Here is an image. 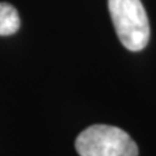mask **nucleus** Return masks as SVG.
I'll return each mask as SVG.
<instances>
[{"mask_svg": "<svg viewBox=\"0 0 156 156\" xmlns=\"http://www.w3.org/2000/svg\"><path fill=\"white\" fill-rule=\"evenodd\" d=\"M108 9L120 42L129 51H142L150 41V23L140 0H108Z\"/></svg>", "mask_w": 156, "mask_h": 156, "instance_id": "1", "label": "nucleus"}, {"mask_svg": "<svg viewBox=\"0 0 156 156\" xmlns=\"http://www.w3.org/2000/svg\"><path fill=\"white\" fill-rule=\"evenodd\" d=\"M80 156H138V146L117 126L91 125L76 139Z\"/></svg>", "mask_w": 156, "mask_h": 156, "instance_id": "2", "label": "nucleus"}, {"mask_svg": "<svg viewBox=\"0 0 156 156\" xmlns=\"http://www.w3.org/2000/svg\"><path fill=\"white\" fill-rule=\"evenodd\" d=\"M21 26L17 9L9 3H0V37L12 35Z\"/></svg>", "mask_w": 156, "mask_h": 156, "instance_id": "3", "label": "nucleus"}]
</instances>
